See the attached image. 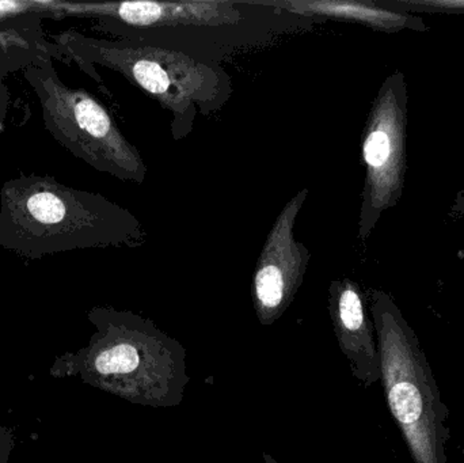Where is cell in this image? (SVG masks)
<instances>
[{
  "mask_svg": "<svg viewBox=\"0 0 464 463\" xmlns=\"http://www.w3.org/2000/svg\"><path fill=\"white\" fill-rule=\"evenodd\" d=\"M140 220L100 193L44 174H21L0 189V247L19 257L146 244Z\"/></svg>",
  "mask_w": 464,
  "mask_h": 463,
  "instance_id": "cell-2",
  "label": "cell"
},
{
  "mask_svg": "<svg viewBox=\"0 0 464 463\" xmlns=\"http://www.w3.org/2000/svg\"><path fill=\"white\" fill-rule=\"evenodd\" d=\"M8 108H10V92L7 86L2 83L0 79V133L3 132V125H5V117H7Z\"/></svg>",
  "mask_w": 464,
  "mask_h": 463,
  "instance_id": "cell-11",
  "label": "cell"
},
{
  "mask_svg": "<svg viewBox=\"0 0 464 463\" xmlns=\"http://www.w3.org/2000/svg\"><path fill=\"white\" fill-rule=\"evenodd\" d=\"M264 458H265V461H266V463H277L275 461V459L270 458L269 456H264Z\"/></svg>",
  "mask_w": 464,
  "mask_h": 463,
  "instance_id": "cell-12",
  "label": "cell"
},
{
  "mask_svg": "<svg viewBox=\"0 0 464 463\" xmlns=\"http://www.w3.org/2000/svg\"><path fill=\"white\" fill-rule=\"evenodd\" d=\"M308 195L310 189L302 188L286 201L256 260L251 295L262 325H272L286 312L307 274L311 250L296 238L295 228Z\"/></svg>",
  "mask_w": 464,
  "mask_h": 463,
  "instance_id": "cell-7",
  "label": "cell"
},
{
  "mask_svg": "<svg viewBox=\"0 0 464 463\" xmlns=\"http://www.w3.org/2000/svg\"><path fill=\"white\" fill-rule=\"evenodd\" d=\"M370 309L392 415L414 463H447L449 410L413 329L387 294L371 291Z\"/></svg>",
  "mask_w": 464,
  "mask_h": 463,
  "instance_id": "cell-4",
  "label": "cell"
},
{
  "mask_svg": "<svg viewBox=\"0 0 464 463\" xmlns=\"http://www.w3.org/2000/svg\"><path fill=\"white\" fill-rule=\"evenodd\" d=\"M53 41L57 53L78 63L95 79L92 65L108 68L160 103L170 113L176 141L193 132L198 116L209 119L220 113L234 92L232 78L223 65L198 62L179 52L92 37L78 30L59 33Z\"/></svg>",
  "mask_w": 464,
  "mask_h": 463,
  "instance_id": "cell-3",
  "label": "cell"
},
{
  "mask_svg": "<svg viewBox=\"0 0 464 463\" xmlns=\"http://www.w3.org/2000/svg\"><path fill=\"white\" fill-rule=\"evenodd\" d=\"M405 86L402 75L384 82L371 109L362 135L364 189L359 238L365 241L382 214L400 198L405 169Z\"/></svg>",
  "mask_w": 464,
  "mask_h": 463,
  "instance_id": "cell-6",
  "label": "cell"
},
{
  "mask_svg": "<svg viewBox=\"0 0 464 463\" xmlns=\"http://www.w3.org/2000/svg\"><path fill=\"white\" fill-rule=\"evenodd\" d=\"M46 16L94 22L98 33L179 52L198 62L223 63L308 33L315 19L288 13L270 0L44 3Z\"/></svg>",
  "mask_w": 464,
  "mask_h": 463,
  "instance_id": "cell-1",
  "label": "cell"
},
{
  "mask_svg": "<svg viewBox=\"0 0 464 463\" xmlns=\"http://www.w3.org/2000/svg\"><path fill=\"white\" fill-rule=\"evenodd\" d=\"M37 5V3H35ZM45 16L43 5L34 11L0 18V75L24 71L38 56L56 48L44 37L41 22Z\"/></svg>",
  "mask_w": 464,
  "mask_h": 463,
  "instance_id": "cell-10",
  "label": "cell"
},
{
  "mask_svg": "<svg viewBox=\"0 0 464 463\" xmlns=\"http://www.w3.org/2000/svg\"><path fill=\"white\" fill-rule=\"evenodd\" d=\"M52 54H41L24 70V79L40 101L46 130L73 157L100 173L143 185L149 168L138 147L125 138L94 95L59 78Z\"/></svg>",
  "mask_w": 464,
  "mask_h": 463,
  "instance_id": "cell-5",
  "label": "cell"
},
{
  "mask_svg": "<svg viewBox=\"0 0 464 463\" xmlns=\"http://www.w3.org/2000/svg\"><path fill=\"white\" fill-rule=\"evenodd\" d=\"M329 313L341 351L352 374L365 388L382 381L381 355L375 328L365 309V296L351 279L333 280L329 287Z\"/></svg>",
  "mask_w": 464,
  "mask_h": 463,
  "instance_id": "cell-8",
  "label": "cell"
},
{
  "mask_svg": "<svg viewBox=\"0 0 464 463\" xmlns=\"http://www.w3.org/2000/svg\"><path fill=\"white\" fill-rule=\"evenodd\" d=\"M273 5L304 16L324 21L357 22L379 30H398L411 26L413 19L405 14L395 13L386 7L384 2H359V0H270Z\"/></svg>",
  "mask_w": 464,
  "mask_h": 463,
  "instance_id": "cell-9",
  "label": "cell"
}]
</instances>
